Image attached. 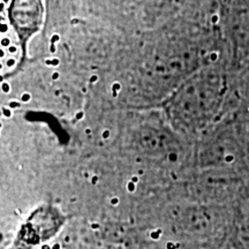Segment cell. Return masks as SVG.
<instances>
[{
    "label": "cell",
    "mask_w": 249,
    "mask_h": 249,
    "mask_svg": "<svg viewBox=\"0 0 249 249\" xmlns=\"http://www.w3.org/2000/svg\"><path fill=\"white\" fill-rule=\"evenodd\" d=\"M20 99H21L22 103H29L31 100V95L29 92H22Z\"/></svg>",
    "instance_id": "1"
},
{
    "label": "cell",
    "mask_w": 249,
    "mask_h": 249,
    "mask_svg": "<svg viewBox=\"0 0 249 249\" xmlns=\"http://www.w3.org/2000/svg\"><path fill=\"white\" fill-rule=\"evenodd\" d=\"M1 112H2L3 117L7 118V119L12 118V110H10L9 107H5V106H2V108H1Z\"/></svg>",
    "instance_id": "2"
},
{
    "label": "cell",
    "mask_w": 249,
    "mask_h": 249,
    "mask_svg": "<svg viewBox=\"0 0 249 249\" xmlns=\"http://www.w3.org/2000/svg\"><path fill=\"white\" fill-rule=\"evenodd\" d=\"M10 45H12V44H10V39H9L8 37H3V36L1 37V48L2 47L8 48Z\"/></svg>",
    "instance_id": "3"
},
{
    "label": "cell",
    "mask_w": 249,
    "mask_h": 249,
    "mask_svg": "<svg viewBox=\"0 0 249 249\" xmlns=\"http://www.w3.org/2000/svg\"><path fill=\"white\" fill-rule=\"evenodd\" d=\"M1 91H2L3 93H8L9 91H10V85H9L8 82H2L1 83Z\"/></svg>",
    "instance_id": "4"
},
{
    "label": "cell",
    "mask_w": 249,
    "mask_h": 249,
    "mask_svg": "<svg viewBox=\"0 0 249 249\" xmlns=\"http://www.w3.org/2000/svg\"><path fill=\"white\" fill-rule=\"evenodd\" d=\"M120 89H121V84L119 83V82H114V83L112 84V90H113L114 96L117 95L118 91H120Z\"/></svg>",
    "instance_id": "5"
},
{
    "label": "cell",
    "mask_w": 249,
    "mask_h": 249,
    "mask_svg": "<svg viewBox=\"0 0 249 249\" xmlns=\"http://www.w3.org/2000/svg\"><path fill=\"white\" fill-rule=\"evenodd\" d=\"M127 190H128L129 193H134L136 190V185L133 183L132 181H129V182L127 183Z\"/></svg>",
    "instance_id": "6"
},
{
    "label": "cell",
    "mask_w": 249,
    "mask_h": 249,
    "mask_svg": "<svg viewBox=\"0 0 249 249\" xmlns=\"http://www.w3.org/2000/svg\"><path fill=\"white\" fill-rule=\"evenodd\" d=\"M8 28H9V25H8V23L7 22H3V20H1V32H7L8 31Z\"/></svg>",
    "instance_id": "7"
},
{
    "label": "cell",
    "mask_w": 249,
    "mask_h": 249,
    "mask_svg": "<svg viewBox=\"0 0 249 249\" xmlns=\"http://www.w3.org/2000/svg\"><path fill=\"white\" fill-rule=\"evenodd\" d=\"M168 160H170V162H172V163L177 162V160H178V155L175 152H171L170 155H168Z\"/></svg>",
    "instance_id": "8"
},
{
    "label": "cell",
    "mask_w": 249,
    "mask_h": 249,
    "mask_svg": "<svg viewBox=\"0 0 249 249\" xmlns=\"http://www.w3.org/2000/svg\"><path fill=\"white\" fill-rule=\"evenodd\" d=\"M110 136H111V132H110L108 129H104L102 133V137L104 138V140H107Z\"/></svg>",
    "instance_id": "9"
},
{
    "label": "cell",
    "mask_w": 249,
    "mask_h": 249,
    "mask_svg": "<svg viewBox=\"0 0 249 249\" xmlns=\"http://www.w3.org/2000/svg\"><path fill=\"white\" fill-rule=\"evenodd\" d=\"M217 59H218V53H217V52H211L210 53V61L215 62V61H217Z\"/></svg>",
    "instance_id": "10"
},
{
    "label": "cell",
    "mask_w": 249,
    "mask_h": 249,
    "mask_svg": "<svg viewBox=\"0 0 249 249\" xmlns=\"http://www.w3.org/2000/svg\"><path fill=\"white\" fill-rule=\"evenodd\" d=\"M20 103H17V102H9V104H8V106H9V108H18L20 107Z\"/></svg>",
    "instance_id": "11"
},
{
    "label": "cell",
    "mask_w": 249,
    "mask_h": 249,
    "mask_svg": "<svg viewBox=\"0 0 249 249\" xmlns=\"http://www.w3.org/2000/svg\"><path fill=\"white\" fill-rule=\"evenodd\" d=\"M7 50H8L9 53L14 54V53H16V52H17V46H15V45H10L8 48H7Z\"/></svg>",
    "instance_id": "12"
},
{
    "label": "cell",
    "mask_w": 249,
    "mask_h": 249,
    "mask_svg": "<svg viewBox=\"0 0 249 249\" xmlns=\"http://www.w3.org/2000/svg\"><path fill=\"white\" fill-rule=\"evenodd\" d=\"M98 75H96V74H93V75L90 76V78H89V81H90V83H96L97 81H98Z\"/></svg>",
    "instance_id": "13"
},
{
    "label": "cell",
    "mask_w": 249,
    "mask_h": 249,
    "mask_svg": "<svg viewBox=\"0 0 249 249\" xmlns=\"http://www.w3.org/2000/svg\"><path fill=\"white\" fill-rule=\"evenodd\" d=\"M84 117V112L83 111H80V112H76L75 113V118L77 119V120H81V119H83Z\"/></svg>",
    "instance_id": "14"
},
{
    "label": "cell",
    "mask_w": 249,
    "mask_h": 249,
    "mask_svg": "<svg viewBox=\"0 0 249 249\" xmlns=\"http://www.w3.org/2000/svg\"><path fill=\"white\" fill-rule=\"evenodd\" d=\"M98 181H99V178H98V175H92V177H91V180H90V182L92 183V185H97V183H98Z\"/></svg>",
    "instance_id": "15"
},
{
    "label": "cell",
    "mask_w": 249,
    "mask_h": 249,
    "mask_svg": "<svg viewBox=\"0 0 249 249\" xmlns=\"http://www.w3.org/2000/svg\"><path fill=\"white\" fill-rule=\"evenodd\" d=\"M218 21H219V16L217 15V14H213L212 17H211V22H212L213 24H216Z\"/></svg>",
    "instance_id": "16"
},
{
    "label": "cell",
    "mask_w": 249,
    "mask_h": 249,
    "mask_svg": "<svg viewBox=\"0 0 249 249\" xmlns=\"http://www.w3.org/2000/svg\"><path fill=\"white\" fill-rule=\"evenodd\" d=\"M59 77H60V74L58 72H54L53 74H52V80H53V81H57Z\"/></svg>",
    "instance_id": "17"
},
{
    "label": "cell",
    "mask_w": 249,
    "mask_h": 249,
    "mask_svg": "<svg viewBox=\"0 0 249 249\" xmlns=\"http://www.w3.org/2000/svg\"><path fill=\"white\" fill-rule=\"evenodd\" d=\"M14 65H15V59H8L7 66H8V67H13Z\"/></svg>",
    "instance_id": "18"
},
{
    "label": "cell",
    "mask_w": 249,
    "mask_h": 249,
    "mask_svg": "<svg viewBox=\"0 0 249 249\" xmlns=\"http://www.w3.org/2000/svg\"><path fill=\"white\" fill-rule=\"evenodd\" d=\"M111 203L113 204V205H115V204H118V203H119V197H117V196H115V197H112V200H111Z\"/></svg>",
    "instance_id": "19"
},
{
    "label": "cell",
    "mask_w": 249,
    "mask_h": 249,
    "mask_svg": "<svg viewBox=\"0 0 249 249\" xmlns=\"http://www.w3.org/2000/svg\"><path fill=\"white\" fill-rule=\"evenodd\" d=\"M130 181H132L133 183H135V185H136V183L138 182V177H136V175H133V177L130 178Z\"/></svg>",
    "instance_id": "20"
},
{
    "label": "cell",
    "mask_w": 249,
    "mask_h": 249,
    "mask_svg": "<svg viewBox=\"0 0 249 249\" xmlns=\"http://www.w3.org/2000/svg\"><path fill=\"white\" fill-rule=\"evenodd\" d=\"M58 63H59V60H58V59H53V61H51V65H53V66H57Z\"/></svg>",
    "instance_id": "21"
},
{
    "label": "cell",
    "mask_w": 249,
    "mask_h": 249,
    "mask_svg": "<svg viewBox=\"0 0 249 249\" xmlns=\"http://www.w3.org/2000/svg\"><path fill=\"white\" fill-rule=\"evenodd\" d=\"M52 249H60V245H59V243H55V245H53Z\"/></svg>",
    "instance_id": "22"
},
{
    "label": "cell",
    "mask_w": 249,
    "mask_h": 249,
    "mask_svg": "<svg viewBox=\"0 0 249 249\" xmlns=\"http://www.w3.org/2000/svg\"><path fill=\"white\" fill-rule=\"evenodd\" d=\"M84 133L89 135V134H91V129L90 128H85V129H84Z\"/></svg>",
    "instance_id": "23"
},
{
    "label": "cell",
    "mask_w": 249,
    "mask_h": 249,
    "mask_svg": "<svg viewBox=\"0 0 249 249\" xmlns=\"http://www.w3.org/2000/svg\"><path fill=\"white\" fill-rule=\"evenodd\" d=\"M91 227H92L93 230H96V228H98V227H99V225H98V224H96V223H93L92 225H91Z\"/></svg>",
    "instance_id": "24"
},
{
    "label": "cell",
    "mask_w": 249,
    "mask_h": 249,
    "mask_svg": "<svg viewBox=\"0 0 249 249\" xmlns=\"http://www.w3.org/2000/svg\"><path fill=\"white\" fill-rule=\"evenodd\" d=\"M151 237H152L153 239H158V235H157V233H151Z\"/></svg>",
    "instance_id": "25"
},
{
    "label": "cell",
    "mask_w": 249,
    "mask_h": 249,
    "mask_svg": "<svg viewBox=\"0 0 249 249\" xmlns=\"http://www.w3.org/2000/svg\"><path fill=\"white\" fill-rule=\"evenodd\" d=\"M43 249H50V247L48 246H43Z\"/></svg>",
    "instance_id": "26"
},
{
    "label": "cell",
    "mask_w": 249,
    "mask_h": 249,
    "mask_svg": "<svg viewBox=\"0 0 249 249\" xmlns=\"http://www.w3.org/2000/svg\"><path fill=\"white\" fill-rule=\"evenodd\" d=\"M84 177L88 178V177H89V173H87V172H85V173H84Z\"/></svg>",
    "instance_id": "27"
}]
</instances>
